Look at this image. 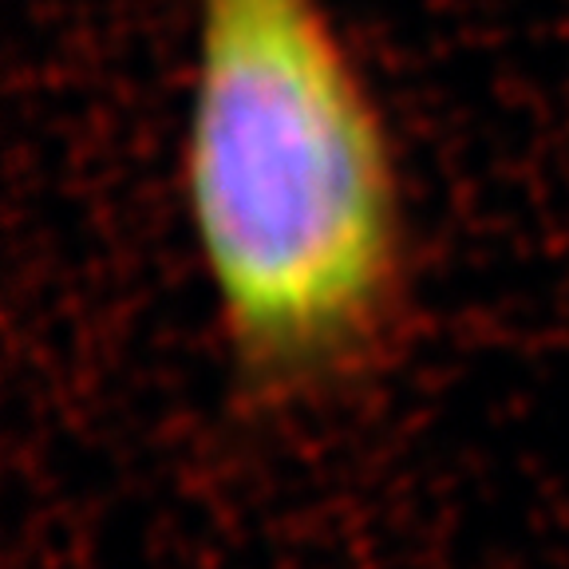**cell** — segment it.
<instances>
[{
	"label": "cell",
	"mask_w": 569,
	"mask_h": 569,
	"mask_svg": "<svg viewBox=\"0 0 569 569\" xmlns=\"http://www.w3.org/2000/svg\"><path fill=\"white\" fill-rule=\"evenodd\" d=\"M182 198L253 416L368 383L408 325L391 131L325 0H194Z\"/></svg>",
	"instance_id": "6da1fadb"
}]
</instances>
